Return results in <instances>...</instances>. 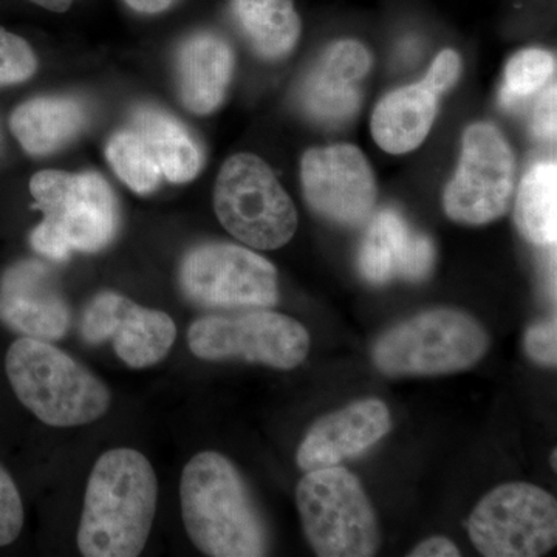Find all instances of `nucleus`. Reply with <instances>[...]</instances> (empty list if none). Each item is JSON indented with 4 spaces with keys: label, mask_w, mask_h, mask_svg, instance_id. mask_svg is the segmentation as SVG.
Segmentation results:
<instances>
[{
    "label": "nucleus",
    "mask_w": 557,
    "mask_h": 557,
    "mask_svg": "<svg viewBox=\"0 0 557 557\" xmlns=\"http://www.w3.org/2000/svg\"><path fill=\"white\" fill-rule=\"evenodd\" d=\"M159 500V480L145 454L110 449L91 469L78 527L86 557H135L148 544Z\"/></svg>",
    "instance_id": "nucleus-1"
},
{
    "label": "nucleus",
    "mask_w": 557,
    "mask_h": 557,
    "mask_svg": "<svg viewBox=\"0 0 557 557\" xmlns=\"http://www.w3.org/2000/svg\"><path fill=\"white\" fill-rule=\"evenodd\" d=\"M180 504L186 533L203 555L258 557L269 549L265 525L237 468L205 450L183 469Z\"/></svg>",
    "instance_id": "nucleus-2"
},
{
    "label": "nucleus",
    "mask_w": 557,
    "mask_h": 557,
    "mask_svg": "<svg viewBox=\"0 0 557 557\" xmlns=\"http://www.w3.org/2000/svg\"><path fill=\"white\" fill-rule=\"evenodd\" d=\"M5 372L17 399L47 426H84L104 417L112 405L109 387L49 341H14Z\"/></svg>",
    "instance_id": "nucleus-3"
},
{
    "label": "nucleus",
    "mask_w": 557,
    "mask_h": 557,
    "mask_svg": "<svg viewBox=\"0 0 557 557\" xmlns=\"http://www.w3.org/2000/svg\"><path fill=\"white\" fill-rule=\"evenodd\" d=\"M35 207L44 214L32 233V247L51 260L72 252H97L116 233L119 211L109 183L94 172H38L30 182Z\"/></svg>",
    "instance_id": "nucleus-4"
},
{
    "label": "nucleus",
    "mask_w": 557,
    "mask_h": 557,
    "mask_svg": "<svg viewBox=\"0 0 557 557\" xmlns=\"http://www.w3.org/2000/svg\"><path fill=\"white\" fill-rule=\"evenodd\" d=\"M490 336L463 311H424L395 325L373 346L376 368L386 375H445L472 368L485 357Z\"/></svg>",
    "instance_id": "nucleus-5"
},
{
    "label": "nucleus",
    "mask_w": 557,
    "mask_h": 557,
    "mask_svg": "<svg viewBox=\"0 0 557 557\" xmlns=\"http://www.w3.org/2000/svg\"><path fill=\"white\" fill-rule=\"evenodd\" d=\"M300 522L322 557H369L380 547L379 522L359 480L346 468L307 472L296 490Z\"/></svg>",
    "instance_id": "nucleus-6"
},
{
    "label": "nucleus",
    "mask_w": 557,
    "mask_h": 557,
    "mask_svg": "<svg viewBox=\"0 0 557 557\" xmlns=\"http://www.w3.org/2000/svg\"><path fill=\"white\" fill-rule=\"evenodd\" d=\"M215 214L231 236L256 249L284 247L298 230V212L265 161L231 157L215 182Z\"/></svg>",
    "instance_id": "nucleus-7"
},
{
    "label": "nucleus",
    "mask_w": 557,
    "mask_h": 557,
    "mask_svg": "<svg viewBox=\"0 0 557 557\" xmlns=\"http://www.w3.org/2000/svg\"><path fill=\"white\" fill-rule=\"evenodd\" d=\"M474 547L486 557H537L557 544L556 498L530 483L487 493L468 520Z\"/></svg>",
    "instance_id": "nucleus-8"
},
{
    "label": "nucleus",
    "mask_w": 557,
    "mask_h": 557,
    "mask_svg": "<svg viewBox=\"0 0 557 557\" xmlns=\"http://www.w3.org/2000/svg\"><path fill=\"white\" fill-rule=\"evenodd\" d=\"M516 186L511 146L491 123L469 126L460 163L443 196L446 214L465 225H485L507 214Z\"/></svg>",
    "instance_id": "nucleus-9"
},
{
    "label": "nucleus",
    "mask_w": 557,
    "mask_h": 557,
    "mask_svg": "<svg viewBox=\"0 0 557 557\" xmlns=\"http://www.w3.org/2000/svg\"><path fill=\"white\" fill-rule=\"evenodd\" d=\"M188 346L207 361L244 359L289 370L307 358L310 335L296 319L260 310L236 318H201L188 330Z\"/></svg>",
    "instance_id": "nucleus-10"
},
{
    "label": "nucleus",
    "mask_w": 557,
    "mask_h": 557,
    "mask_svg": "<svg viewBox=\"0 0 557 557\" xmlns=\"http://www.w3.org/2000/svg\"><path fill=\"white\" fill-rule=\"evenodd\" d=\"M182 287L209 307H271L277 302V271L251 249L207 244L188 252L180 271Z\"/></svg>",
    "instance_id": "nucleus-11"
},
{
    "label": "nucleus",
    "mask_w": 557,
    "mask_h": 557,
    "mask_svg": "<svg viewBox=\"0 0 557 557\" xmlns=\"http://www.w3.org/2000/svg\"><path fill=\"white\" fill-rule=\"evenodd\" d=\"M300 182L311 209L338 225H362L375 208V175L357 146L307 150Z\"/></svg>",
    "instance_id": "nucleus-12"
},
{
    "label": "nucleus",
    "mask_w": 557,
    "mask_h": 557,
    "mask_svg": "<svg viewBox=\"0 0 557 557\" xmlns=\"http://www.w3.org/2000/svg\"><path fill=\"white\" fill-rule=\"evenodd\" d=\"M81 332L91 344L112 339L115 354L132 369L159 364L177 338V327L170 314L138 306L112 292L95 296L84 311Z\"/></svg>",
    "instance_id": "nucleus-13"
},
{
    "label": "nucleus",
    "mask_w": 557,
    "mask_h": 557,
    "mask_svg": "<svg viewBox=\"0 0 557 557\" xmlns=\"http://www.w3.org/2000/svg\"><path fill=\"white\" fill-rule=\"evenodd\" d=\"M0 321L27 338L53 341L67 333L69 306L49 267L22 260L3 273Z\"/></svg>",
    "instance_id": "nucleus-14"
},
{
    "label": "nucleus",
    "mask_w": 557,
    "mask_h": 557,
    "mask_svg": "<svg viewBox=\"0 0 557 557\" xmlns=\"http://www.w3.org/2000/svg\"><path fill=\"white\" fill-rule=\"evenodd\" d=\"M372 58L357 40H339L319 58L299 90L307 115L325 126H341L357 115L362 95L359 81L366 78Z\"/></svg>",
    "instance_id": "nucleus-15"
},
{
    "label": "nucleus",
    "mask_w": 557,
    "mask_h": 557,
    "mask_svg": "<svg viewBox=\"0 0 557 557\" xmlns=\"http://www.w3.org/2000/svg\"><path fill=\"white\" fill-rule=\"evenodd\" d=\"M391 412L376 398L359 399L347 408L319 418L307 432L298 450L302 471L336 467L346 458L366 453L388 434Z\"/></svg>",
    "instance_id": "nucleus-16"
},
{
    "label": "nucleus",
    "mask_w": 557,
    "mask_h": 557,
    "mask_svg": "<svg viewBox=\"0 0 557 557\" xmlns=\"http://www.w3.org/2000/svg\"><path fill=\"white\" fill-rule=\"evenodd\" d=\"M434 263L432 240L410 228L394 209H383L372 219L358 256L359 271L375 285L386 284L395 276L423 281Z\"/></svg>",
    "instance_id": "nucleus-17"
},
{
    "label": "nucleus",
    "mask_w": 557,
    "mask_h": 557,
    "mask_svg": "<svg viewBox=\"0 0 557 557\" xmlns=\"http://www.w3.org/2000/svg\"><path fill=\"white\" fill-rule=\"evenodd\" d=\"M234 70V54L226 40L212 33H197L180 47V97L197 115H208L225 100Z\"/></svg>",
    "instance_id": "nucleus-18"
},
{
    "label": "nucleus",
    "mask_w": 557,
    "mask_h": 557,
    "mask_svg": "<svg viewBox=\"0 0 557 557\" xmlns=\"http://www.w3.org/2000/svg\"><path fill=\"white\" fill-rule=\"evenodd\" d=\"M438 98L424 79L387 94L373 110L376 145L395 156L417 149L437 119Z\"/></svg>",
    "instance_id": "nucleus-19"
},
{
    "label": "nucleus",
    "mask_w": 557,
    "mask_h": 557,
    "mask_svg": "<svg viewBox=\"0 0 557 557\" xmlns=\"http://www.w3.org/2000/svg\"><path fill=\"white\" fill-rule=\"evenodd\" d=\"M86 124V110L79 101L64 97L35 98L11 115L10 127L25 152L49 156L67 145Z\"/></svg>",
    "instance_id": "nucleus-20"
},
{
    "label": "nucleus",
    "mask_w": 557,
    "mask_h": 557,
    "mask_svg": "<svg viewBox=\"0 0 557 557\" xmlns=\"http://www.w3.org/2000/svg\"><path fill=\"white\" fill-rule=\"evenodd\" d=\"M134 129L145 139L163 177L172 183L197 177L203 157L196 139L178 120L163 110L141 108L135 113Z\"/></svg>",
    "instance_id": "nucleus-21"
},
{
    "label": "nucleus",
    "mask_w": 557,
    "mask_h": 557,
    "mask_svg": "<svg viewBox=\"0 0 557 557\" xmlns=\"http://www.w3.org/2000/svg\"><path fill=\"white\" fill-rule=\"evenodd\" d=\"M231 13L252 50L265 60L287 58L300 38L293 0H231Z\"/></svg>",
    "instance_id": "nucleus-22"
},
{
    "label": "nucleus",
    "mask_w": 557,
    "mask_h": 557,
    "mask_svg": "<svg viewBox=\"0 0 557 557\" xmlns=\"http://www.w3.org/2000/svg\"><path fill=\"white\" fill-rule=\"evenodd\" d=\"M516 225L537 247H555L557 239L556 161L534 164L520 182L515 208Z\"/></svg>",
    "instance_id": "nucleus-23"
},
{
    "label": "nucleus",
    "mask_w": 557,
    "mask_h": 557,
    "mask_svg": "<svg viewBox=\"0 0 557 557\" xmlns=\"http://www.w3.org/2000/svg\"><path fill=\"white\" fill-rule=\"evenodd\" d=\"M106 156L112 170L135 193H152L163 177L148 145L135 129L113 135Z\"/></svg>",
    "instance_id": "nucleus-24"
},
{
    "label": "nucleus",
    "mask_w": 557,
    "mask_h": 557,
    "mask_svg": "<svg viewBox=\"0 0 557 557\" xmlns=\"http://www.w3.org/2000/svg\"><path fill=\"white\" fill-rule=\"evenodd\" d=\"M555 72L556 60L549 51L528 49L516 53L505 69V81L500 90L502 108H522L528 98L544 89Z\"/></svg>",
    "instance_id": "nucleus-25"
},
{
    "label": "nucleus",
    "mask_w": 557,
    "mask_h": 557,
    "mask_svg": "<svg viewBox=\"0 0 557 557\" xmlns=\"http://www.w3.org/2000/svg\"><path fill=\"white\" fill-rule=\"evenodd\" d=\"M38 67L32 47L20 36L0 28V86L24 83Z\"/></svg>",
    "instance_id": "nucleus-26"
},
{
    "label": "nucleus",
    "mask_w": 557,
    "mask_h": 557,
    "mask_svg": "<svg viewBox=\"0 0 557 557\" xmlns=\"http://www.w3.org/2000/svg\"><path fill=\"white\" fill-rule=\"evenodd\" d=\"M25 511L20 490L0 465V547L13 544L24 528Z\"/></svg>",
    "instance_id": "nucleus-27"
},
{
    "label": "nucleus",
    "mask_w": 557,
    "mask_h": 557,
    "mask_svg": "<svg viewBox=\"0 0 557 557\" xmlns=\"http://www.w3.org/2000/svg\"><path fill=\"white\" fill-rule=\"evenodd\" d=\"M525 350L534 362L547 368H555L557 362V324L556 318L536 322L528 329Z\"/></svg>",
    "instance_id": "nucleus-28"
},
{
    "label": "nucleus",
    "mask_w": 557,
    "mask_h": 557,
    "mask_svg": "<svg viewBox=\"0 0 557 557\" xmlns=\"http://www.w3.org/2000/svg\"><path fill=\"white\" fill-rule=\"evenodd\" d=\"M461 69H463V62L460 54L454 50H443L432 62L424 81L438 97H442L456 86L461 76Z\"/></svg>",
    "instance_id": "nucleus-29"
},
{
    "label": "nucleus",
    "mask_w": 557,
    "mask_h": 557,
    "mask_svg": "<svg viewBox=\"0 0 557 557\" xmlns=\"http://www.w3.org/2000/svg\"><path fill=\"white\" fill-rule=\"evenodd\" d=\"M556 86L553 84L536 102L533 113V132L539 139L552 141L556 138L557 100Z\"/></svg>",
    "instance_id": "nucleus-30"
},
{
    "label": "nucleus",
    "mask_w": 557,
    "mask_h": 557,
    "mask_svg": "<svg viewBox=\"0 0 557 557\" xmlns=\"http://www.w3.org/2000/svg\"><path fill=\"white\" fill-rule=\"evenodd\" d=\"M412 557H458L461 556L460 549L448 537H431L421 542L409 553Z\"/></svg>",
    "instance_id": "nucleus-31"
},
{
    "label": "nucleus",
    "mask_w": 557,
    "mask_h": 557,
    "mask_svg": "<svg viewBox=\"0 0 557 557\" xmlns=\"http://www.w3.org/2000/svg\"><path fill=\"white\" fill-rule=\"evenodd\" d=\"M175 0H126L127 5L139 13L156 14L170 9Z\"/></svg>",
    "instance_id": "nucleus-32"
},
{
    "label": "nucleus",
    "mask_w": 557,
    "mask_h": 557,
    "mask_svg": "<svg viewBox=\"0 0 557 557\" xmlns=\"http://www.w3.org/2000/svg\"><path fill=\"white\" fill-rule=\"evenodd\" d=\"M32 2L38 3L44 9L62 13V11L69 10L75 0H32Z\"/></svg>",
    "instance_id": "nucleus-33"
},
{
    "label": "nucleus",
    "mask_w": 557,
    "mask_h": 557,
    "mask_svg": "<svg viewBox=\"0 0 557 557\" xmlns=\"http://www.w3.org/2000/svg\"><path fill=\"white\" fill-rule=\"evenodd\" d=\"M556 457H557L556 450H553V468H555V469H556Z\"/></svg>",
    "instance_id": "nucleus-34"
}]
</instances>
